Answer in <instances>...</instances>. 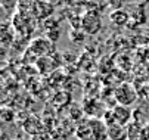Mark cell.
Here are the masks:
<instances>
[{"mask_svg":"<svg viewBox=\"0 0 149 140\" xmlns=\"http://www.w3.org/2000/svg\"><path fill=\"white\" fill-rule=\"evenodd\" d=\"M81 30L89 35H96L102 30L100 15L96 10H87L81 16Z\"/></svg>","mask_w":149,"mask_h":140,"instance_id":"6da1fadb","label":"cell"},{"mask_svg":"<svg viewBox=\"0 0 149 140\" xmlns=\"http://www.w3.org/2000/svg\"><path fill=\"white\" fill-rule=\"evenodd\" d=\"M115 99L118 105H123V106H129L133 105L137 99V93L134 90V87L129 83H123L121 86L117 87L115 90Z\"/></svg>","mask_w":149,"mask_h":140,"instance_id":"7a4b0ae2","label":"cell"},{"mask_svg":"<svg viewBox=\"0 0 149 140\" xmlns=\"http://www.w3.org/2000/svg\"><path fill=\"white\" fill-rule=\"evenodd\" d=\"M112 115H114V119H115V124L118 125H130L132 124V118H133V112L129 106H123V105H117L114 106L112 109Z\"/></svg>","mask_w":149,"mask_h":140,"instance_id":"3957f363","label":"cell"},{"mask_svg":"<svg viewBox=\"0 0 149 140\" xmlns=\"http://www.w3.org/2000/svg\"><path fill=\"white\" fill-rule=\"evenodd\" d=\"M89 123H90V127L93 130L95 140H106V139H109L108 137V127H106V124L102 121V119L89 118Z\"/></svg>","mask_w":149,"mask_h":140,"instance_id":"277c9868","label":"cell"},{"mask_svg":"<svg viewBox=\"0 0 149 140\" xmlns=\"http://www.w3.org/2000/svg\"><path fill=\"white\" fill-rule=\"evenodd\" d=\"M77 137L80 140H95V134H93V130L90 127V123L89 119H86L84 123H81L78 127H77V131H75Z\"/></svg>","mask_w":149,"mask_h":140,"instance_id":"5b68a950","label":"cell"},{"mask_svg":"<svg viewBox=\"0 0 149 140\" xmlns=\"http://www.w3.org/2000/svg\"><path fill=\"white\" fill-rule=\"evenodd\" d=\"M108 137L111 140H125V139H129V134H127L125 127L118 125V124H112L108 127Z\"/></svg>","mask_w":149,"mask_h":140,"instance_id":"8992f818","label":"cell"},{"mask_svg":"<svg viewBox=\"0 0 149 140\" xmlns=\"http://www.w3.org/2000/svg\"><path fill=\"white\" fill-rule=\"evenodd\" d=\"M109 19L117 25H124L127 21H129V13H127L125 10H121V9L120 10H114L109 15Z\"/></svg>","mask_w":149,"mask_h":140,"instance_id":"52a82bcc","label":"cell"},{"mask_svg":"<svg viewBox=\"0 0 149 140\" xmlns=\"http://www.w3.org/2000/svg\"><path fill=\"white\" fill-rule=\"evenodd\" d=\"M145 139H146V140H149V124L145 127Z\"/></svg>","mask_w":149,"mask_h":140,"instance_id":"ba28073f","label":"cell"}]
</instances>
